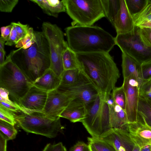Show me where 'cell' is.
Returning <instances> with one entry per match:
<instances>
[{"label": "cell", "instance_id": "cell-1", "mask_svg": "<svg viewBox=\"0 0 151 151\" xmlns=\"http://www.w3.org/2000/svg\"><path fill=\"white\" fill-rule=\"evenodd\" d=\"M79 69L100 93L111 92L120 74L109 53H76Z\"/></svg>", "mask_w": 151, "mask_h": 151}, {"label": "cell", "instance_id": "cell-2", "mask_svg": "<svg viewBox=\"0 0 151 151\" xmlns=\"http://www.w3.org/2000/svg\"><path fill=\"white\" fill-rule=\"evenodd\" d=\"M35 42L28 49L21 48L9 54L12 62L33 83L50 68L48 41L42 32L35 31Z\"/></svg>", "mask_w": 151, "mask_h": 151}, {"label": "cell", "instance_id": "cell-3", "mask_svg": "<svg viewBox=\"0 0 151 151\" xmlns=\"http://www.w3.org/2000/svg\"><path fill=\"white\" fill-rule=\"evenodd\" d=\"M65 30L68 46L76 53H109L115 45V37L99 27L76 25Z\"/></svg>", "mask_w": 151, "mask_h": 151}, {"label": "cell", "instance_id": "cell-4", "mask_svg": "<svg viewBox=\"0 0 151 151\" xmlns=\"http://www.w3.org/2000/svg\"><path fill=\"white\" fill-rule=\"evenodd\" d=\"M20 112L14 115L16 124L27 133L51 138L63 133L65 127L61 124L60 118L52 119L42 111L21 109Z\"/></svg>", "mask_w": 151, "mask_h": 151}, {"label": "cell", "instance_id": "cell-5", "mask_svg": "<svg viewBox=\"0 0 151 151\" xmlns=\"http://www.w3.org/2000/svg\"><path fill=\"white\" fill-rule=\"evenodd\" d=\"M33 86L12 62L9 55L4 64L0 66V87L7 90L13 101L19 105L20 100Z\"/></svg>", "mask_w": 151, "mask_h": 151}, {"label": "cell", "instance_id": "cell-6", "mask_svg": "<svg viewBox=\"0 0 151 151\" xmlns=\"http://www.w3.org/2000/svg\"><path fill=\"white\" fill-rule=\"evenodd\" d=\"M87 113L81 122L92 137L100 138L112 128L110 123L109 107L100 93L86 106Z\"/></svg>", "mask_w": 151, "mask_h": 151}, {"label": "cell", "instance_id": "cell-7", "mask_svg": "<svg viewBox=\"0 0 151 151\" xmlns=\"http://www.w3.org/2000/svg\"><path fill=\"white\" fill-rule=\"evenodd\" d=\"M72 26H92L105 17L101 0H65Z\"/></svg>", "mask_w": 151, "mask_h": 151}, {"label": "cell", "instance_id": "cell-8", "mask_svg": "<svg viewBox=\"0 0 151 151\" xmlns=\"http://www.w3.org/2000/svg\"><path fill=\"white\" fill-rule=\"evenodd\" d=\"M42 32L49 45L50 55V68L55 73L61 78L64 70L62 55L68 47L64 39L61 29L55 24L44 22L42 25Z\"/></svg>", "mask_w": 151, "mask_h": 151}, {"label": "cell", "instance_id": "cell-9", "mask_svg": "<svg viewBox=\"0 0 151 151\" xmlns=\"http://www.w3.org/2000/svg\"><path fill=\"white\" fill-rule=\"evenodd\" d=\"M115 41L122 53L140 64L151 61V47L143 41L137 27L132 32L117 34Z\"/></svg>", "mask_w": 151, "mask_h": 151}, {"label": "cell", "instance_id": "cell-10", "mask_svg": "<svg viewBox=\"0 0 151 151\" xmlns=\"http://www.w3.org/2000/svg\"><path fill=\"white\" fill-rule=\"evenodd\" d=\"M57 89L73 100L80 101L86 106L93 101L100 93L97 88L84 74L80 79L73 85L59 86Z\"/></svg>", "mask_w": 151, "mask_h": 151}, {"label": "cell", "instance_id": "cell-11", "mask_svg": "<svg viewBox=\"0 0 151 151\" xmlns=\"http://www.w3.org/2000/svg\"><path fill=\"white\" fill-rule=\"evenodd\" d=\"M131 76L124 79L122 86L125 94V111L129 123L137 121L138 107L139 98V79Z\"/></svg>", "mask_w": 151, "mask_h": 151}, {"label": "cell", "instance_id": "cell-12", "mask_svg": "<svg viewBox=\"0 0 151 151\" xmlns=\"http://www.w3.org/2000/svg\"><path fill=\"white\" fill-rule=\"evenodd\" d=\"M73 100L58 89L48 92L46 103L42 112L53 119L60 118V116Z\"/></svg>", "mask_w": 151, "mask_h": 151}, {"label": "cell", "instance_id": "cell-13", "mask_svg": "<svg viewBox=\"0 0 151 151\" xmlns=\"http://www.w3.org/2000/svg\"><path fill=\"white\" fill-rule=\"evenodd\" d=\"M47 93L48 92L33 86L20 100L19 105L21 109L42 111L46 103Z\"/></svg>", "mask_w": 151, "mask_h": 151}, {"label": "cell", "instance_id": "cell-14", "mask_svg": "<svg viewBox=\"0 0 151 151\" xmlns=\"http://www.w3.org/2000/svg\"><path fill=\"white\" fill-rule=\"evenodd\" d=\"M108 142L116 151H132L135 145L127 131L112 128L99 138Z\"/></svg>", "mask_w": 151, "mask_h": 151}, {"label": "cell", "instance_id": "cell-15", "mask_svg": "<svg viewBox=\"0 0 151 151\" xmlns=\"http://www.w3.org/2000/svg\"><path fill=\"white\" fill-rule=\"evenodd\" d=\"M127 131L135 145L140 148L151 146V128L144 122L138 114L137 121L129 124Z\"/></svg>", "mask_w": 151, "mask_h": 151}, {"label": "cell", "instance_id": "cell-16", "mask_svg": "<svg viewBox=\"0 0 151 151\" xmlns=\"http://www.w3.org/2000/svg\"><path fill=\"white\" fill-rule=\"evenodd\" d=\"M120 8L113 25L117 34L132 32L136 27L125 0H120Z\"/></svg>", "mask_w": 151, "mask_h": 151}, {"label": "cell", "instance_id": "cell-17", "mask_svg": "<svg viewBox=\"0 0 151 151\" xmlns=\"http://www.w3.org/2000/svg\"><path fill=\"white\" fill-rule=\"evenodd\" d=\"M86 106L79 101L73 100L61 113L60 117L68 119L71 122H81L87 113Z\"/></svg>", "mask_w": 151, "mask_h": 151}, {"label": "cell", "instance_id": "cell-18", "mask_svg": "<svg viewBox=\"0 0 151 151\" xmlns=\"http://www.w3.org/2000/svg\"><path fill=\"white\" fill-rule=\"evenodd\" d=\"M60 82L61 78L50 68L33 84L36 87L48 92L58 89Z\"/></svg>", "mask_w": 151, "mask_h": 151}, {"label": "cell", "instance_id": "cell-19", "mask_svg": "<svg viewBox=\"0 0 151 151\" xmlns=\"http://www.w3.org/2000/svg\"><path fill=\"white\" fill-rule=\"evenodd\" d=\"M109 107L110 123L111 128L127 131L129 123L125 111L116 104Z\"/></svg>", "mask_w": 151, "mask_h": 151}, {"label": "cell", "instance_id": "cell-20", "mask_svg": "<svg viewBox=\"0 0 151 151\" xmlns=\"http://www.w3.org/2000/svg\"><path fill=\"white\" fill-rule=\"evenodd\" d=\"M37 4L45 13L48 15L57 17L58 14L66 12L65 0H30Z\"/></svg>", "mask_w": 151, "mask_h": 151}, {"label": "cell", "instance_id": "cell-21", "mask_svg": "<svg viewBox=\"0 0 151 151\" xmlns=\"http://www.w3.org/2000/svg\"><path fill=\"white\" fill-rule=\"evenodd\" d=\"M122 67L124 79L131 76L139 78V70L140 64L124 53H122Z\"/></svg>", "mask_w": 151, "mask_h": 151}, {"label": "cell", "instance_id": "cell-22", "mask_svg": "<svg viewBox=\"0 0 151 151\" xmlns=\"http://www.w3.org/2000/svg\"><path fill=\"white\" fill-rule=\"evenodd\" d=\"M101 1L105 17L113 25L120 8V0Z\"/></svg>", "mask_w": 151, "mask_h": 151}, {"label": "cell", "instance_id": "cell-23", "mask_svg": "<svg viewBox=\"0 0 151 151\" xmlns=\"http://www.w3.org/2000/svg\"><path fill=\"white\" fill-rule=\"evenodd\" d=\"M83 74L79 68L64 70L61 78L59 86L67 87L73 85L80 79Z\"/></svg>", "mask_w": 151, "mask_h": 151}, {"label": "cell", "instance_id": "cell-24", "mask_svg": "<svg viewBox=\"0 0 151 151\" xmlns=\"http://www.w3.org/2000/svg\"><path fill=\"white\" fill-rule=\"evenodd\" d=\"M149 4L140 13L133 17L135 27L151 28V9Z\"/></svg>", "mask_w": 151, "mask_h": 151}, {"label": "cell", "instance_id": "cell-25", "mask_svg": "<svg viewBox=\"0 0 151 151\" xmlns=\"http://www.w3.org/2000/svg\"><path fill=\"white\" fill-rule=\"evenodd\" d=\"M138 114L144 122L151 128V105L147 100L140 97Z\"/></svg>", "mask_w": 151, "mask_h": 151}, {"label": "cell", "instance_id": "cell-26", "mask_svg": "<svg viewBox=\"0 0 151 151\" xmlns=\"http://www.w3.org/2000/svg\"><path fill=\"white\" fill-rule=\"evenodd\" d=\"M62 59L64 70L79 68L76 53L69 47L63 53Z\"/></svg>", "mask_w": 151, "mask_h": 151}, {"label": "cell", "instance_id": "cell-27", "mask_svg": "<svg viewBox=\"0 0 151 151\" xmlns=\"http://www.w3.org/2000/svg\"><path fill=\"white\" fill-rule=\"evenodd\" d=\"M128 11L132 17L140 13L151 0H125Z\"/></svg>", "mask_w": 151, "mask_h": 151}, {"label": "cell", "instance_id": "cell-28", "mask_svg": "<svg viewBox=\"0 0 151 151\" xmlns=\"http://www.w3.org/2000/svg\"><path fill=\"white\" fill-rule=\"evenodd\" d=\"M87 139L88 145L97 151H116L111 145L100 138L88 137Z\"/></svg>", "mask_w": 151, "mask_h": 151}, {"label": "cell", "instance_id": "cell-29", "mask_svg": "<svg viewBox=\"0 0 151 151\" xmlns=\"http://www.w3.org/2000/svg\"><path fill=\"white\" fill-rule=\"evenodd\" d=\"M0 131L7 140L15 139L17 133L14 126L0 119Z\"/></svg>", "mask_w": 151, "mask_h": 151}, {"label": "cell", "instance_id": "cell-30", "mask_svg": "<svg viewBox=\"0 0 151 151\" xmlns=\"http://www.w3.org/2000/svg\"><path fill=\"white\" fill-rule=\"evenodd\" d=\"M36 37L35 31L30 27L29 31L23 38L20 40L16 44L15 47L24 50L29 48L35 42Z\"/></svg>", "mask_w": 151, "mask_h": 151}, {"label": "cell", "instance_id": "cell-31", "mask_svg": "<svg viewBox=\"0 0 151 151\" xmlns=\"http://www.w3.org/2000/svg\"><path fill=\"white\" fill-rule=\"evenodd\" d=\"M111 92L115 104L125 111L126 99L123 86L115 87Z\"/></svg>", "mask_w": 151, "mask_h": 151}, {"label": "cell", "instance_id": "cell-32", "mask_svg": "<svg viewBox=\"0 0 151 151\" xmlns=\"http://www.w3.org/2000/svg\"><path fill=\"white\" fill-rule=\"evenodd\" d=\"M139 97L147 101H151V80L143 81L139 86Z\"/></svg>", "mask_w": 151, "mask_h": 151}, {"label": "cell", "instance_id": "cell-33", "mask_svg": "<svg viewBox=\"0 0 151 151\" xmlns=\"http://www.w3.org/2000/svg\"><path fill=\"white\" fill-rule=\"evenodd\" d=\"M14 113L0 105V119L7 122L13 126L16 124Z\"/></svg>", "mask_w": 151, "mask_h": 151}, {"label": "cell", "instance_id": "cell-34", "mask_svg": "<svg viewBox=\"0 0 151 151\" xmlns=\"http://www.w3.org/2000/svg\"><path fill=\"white\" fill-rule=\"evenodd\" d=\"M139 76L143 81L151 80V61L140 65Z\"/></svg>", "mask_w": 151, "mask_h": 151}, {"label": "cell", "instance_id": "cell-35", "mask_svg": "<svg viewBox=\"0 0 151 151\" xmlns=\"http://www.w3.org/2000/svg\"><path fill=\"white\" fill-rule=\"evenodd\" d=\"M18 1V0H0V12L8 13L12 12Z\"/></svg>", "mask_w": 151, "mask_h": 151}, {"label": "cell", "instance_id": "cell-36", "mask_svg": "<svg viewBox=\"0 0 151 151\" xmlns=\"http://www.w3.org/2000/svg\"><path fill=\"white\" fill-rule=\"evenodd\" d=\"M13 23L15 26L19 41L27 35L30 27L28 25L23 24L19 22H13Z\"/></svg>", "mask_w": 151, "mask_h": 151}, {"label": "cell", "instance_id": "cell-37", "mask_svg": "<svg viewBox=\"0 0 151 151\" xmlns=\"http://www.w3.org/2000/svg\"><path fill=\"white\" fill-rule=\"evenodd\" d=\"M137 27L139 33L143 41L147 46L151 47V28Z\"/></svg>", "mask_w": 151, "mask_h": 151}, {"label": "cell", "instance_id": "cell-38", "mask_svg": "<svg viewBox=\"0 0 151 151\" xmlns=\"http://www.w3.org/2000/svg\"><path fill=\"white\" fill-rule=\"evenodd\" d=\"M11 24L12 25V29L9 38L5 44L6 45L9 46L14 45H16L19 41L15 26L13 22L11 23Z\"/></svg>", "mask_w": 151, "mask_h": 151}, {"label": "cell", "instance_id": "cell-39", "mask_svg": "<svg viewBox=\"0 0 151 151\" xmlns=\"http://www.w3.org/2000/svg\"><path fill=\"white\" fill-rule=\"evenodd\" d=\"M42 151H67L65 147L61 142L56 144H47Z\"/></svg>", "mask_w": 151, "mask_h": 151}, {"label": "cell", "instance_id": "cell-40", "mask_svg": "<svg viewBox=\"0 0 151 151\" xmlns=\"http://www.w3.org/2000/svg\"><path fill=\"white\" fill-rule=\"evenodd\" d=\"M69 151H90V150L88 145L83 142L78 141L70 148Z\"/></svg>", "mask_w": 151, "mask_h": 151}, {"label": "cell", "instance_id": "cell-41", "mask_svg": "<svg viewBox=\"0 0 151 151\" xmlns=\"http://www.w3.org/2000/svg\"><path fill=\"white\" fill-rule=\"evenodd\" d=\"M0 105L16 113L19 112L21 110L20 106L16 103L12 104L0 101Z\"/></svg>", "mask_w": 151, "mask_h": 151}, {"label": "cell", "instance_id": "cell-42", "mask_svg": "<svg viewBox=\"0 0 151 151\" xmlns=\"http://www.w3.org/2000/svg\"><path fill=\"white\" fill-rule=\"evenodd\" d=\"M8 91L4 88L0 87V101L9 104H14L15 102L10 100L9 97Z\"/></svg>", "mask_w": 151, "mask_h": 151}, {"label": "cell", "instance_id": "cell-43", "mask_svg": "<svg viewBox=\"0 0 151 151\" xmlns=\"http://www.w3.org/2000/svg\"><path fill=\"white\" fill-rule=\"evenodd\" d=\"M12 25L10 24L6 26L2 27L1 28V36L6 41L8 39L11 33Z\"/></svg>", "mask_w": 151, "mask_h": 151}, {"label": "cell", "instance_id": "cell-44", "mask_svg": "<svg viewBox=\"0 0 151 151\" xmlns=\"http://www.w3.org/2000/svg\"><path fill=\"white\" fill-rule=\"evenodd\" d=\"M104 95V100L109 106H113L115 104L111 92Z\"/></svg>", "mask_w": 151, "mask_h": 151}, {"label": "cell", "instance_id": "cell-45", "mask_svg": "<svg viewBox=\"0 0 151 151\" xmlns=\"http://www.w3.org/2000/svg\"><path fill=\"white\" fill-rule=\"evenodd\" d=\"M7 139L0 133V151H6Z\"/></svg>", "mask_w": 151, "mask_h": 151}, {"label": "cell", "instance_id": "cell-46", "mask_svg": "<svg viewBox=\"0 0 151 151\" xmlns=\"http://www.w3.org/2000/svg\"><path fill=\"white\" fill-rule=\"evenodd\" d=\"M6 41L2 37H0V51H1L5 53V51L4 50V45Z\"/></svg>", "mask_w": 151, "mask_h": 151}, {"label": "cell", "instance_id": "cell-47", "mask_svg": "<svg viewBox=\"0 0 151 151\" xmlns=\"http://www.w3.org/2000/svg\"><path fill=\"white\" fill-rule=\"evenodd\" d=\"M5 53L0 51V66L3 65L5 63L4 56Z\"/></svg>", "mask_w": 151, "mask_h": 151}, {"label": "cell", "instance_id": "cell-48", "mask_svg": "<svg viewBox=\"0 0 151 151\" xmlns=\"http://www.w3.org/2000/svg\"><path fill=\"white\" fill-rule=\"evenodd\" d=\"M151 146L147 145L141 148L140 151H151Z\"/></svg>", "mask_w": 151, "mask_h": 151}, {"label": "cell", "instance_id": "cell-49", "mask_svg": "<svg viewBox=\"0 0 151 151\" xmlns=\"http://www.w3.org/2000/svg\"><path fill=\"white\" fill-rule=\"evenodd\" d=\"M140 149L139 147L135 145L132 151H140Z\"/></svg>", "mask_w": 151, "mask_h": 151}, {"label": "cell", "instance_id": "cell-50", "mask_svg": "<svg viewBox=\"0 0 151 151\" xmlns=\"http://www.w3.org/2000/svg\"><path fill=\"white\" fill-rule=\"evenodd\" d=\"M89 145V148L90 151H97L94 147L92 146L88 145Z\"/></svg>", "mask_w": 151, "mask_h": 151}, {"label": "cell", "instance_id": "cell-51", "mask_svg": "<svg viewBox=\"0 0 151 151\" xmlns=\"http://www.w3.org/2000/svg\"><path fill=\"white\" fill-rule=\"evenodd\" d=\"M149 5L150 8L151 9V1L149 3Z\"/></svg>", "mask_w": 151, "mask_h": 151}, {"label": "cell", "instance_id": "cell-52", "mask_svg": "<svg viewBox=\"0 0 151 151\" xmlns=\"http://www.w3.org/2000/svg\"><path fill=\"white\" fill-rule=\"evenodd\" d=\"M151 105V101H147Z\"/></svg>", "mask_w": 151, "mask_h": 151}, {"label": "cell", "instance_id": "cell-53", "mask_svg": "<svg viewBox=\"0 0 151 151\" xmlns=\"http://www.w3.org/2000/svg\"></svg>", "mask_w": 151, "mask_h": 151}]
</instances>
